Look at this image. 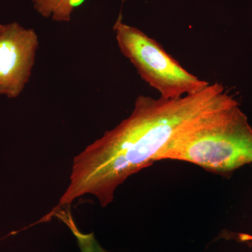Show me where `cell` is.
<instances>
[{
  "mask_svg": "<svg viewBox=\"0 0 252 252\" xmlns=\"http://www.w3.org/2000/svg\"><path fill=\"white\" fill-rule=\"evenodd\" d=\"M113 30L121 52L160 97L179 98L197 94L210 84L188 72L144 32L124 23L122 13Z\"/></svg>",
  "mask_w": 252,
  "mask_h": 252,
  "instance_id": "3957f363",
  "label": "cell"
},
{
  "mask_svg": "<svg viewBox=\"0 0 252 252\" xmlns=\"http://www.w3.org/2000/svg\"><path fill=\"white\" fill-rule=\"evenodd\" d=\"M84 0H31L33 7L43 18L59 23H68L73 12ZM125 2L127 0H122Z\"/></svg>",
  "mask_w": 252,
  "mask_h": 252,
  "instance_id": "5b68a950",
  "label": "cell"
},
{
  "mask_svg": "<svg viewBox=\"0 0 252 252\" xmlns=\"http://www.w3.org/2000/svg\"><path fill=\"white\" fill-rule=\"evenodd\" d=\"M231 97L218 83L179 98L139 95L128 117L74 158L70 184L57 208L86 194L107 206L117 187L156 162L158 154L187 123Z\"/></svg>",
  "mask_w": 252,
  "mask_h": 252,
  "instance_id": "6da1fadb",
  "label": "cell"
},
{
  "mask_svg": "<svg viewBox=\"0 0 252 252\" xmlns=\"http://www.w3.org/2000/svg\"><path fill=\"white\" fill-rule=\"evenodd\" d=\"M39 37L17 22L0 24V95L16 98L31 79Z\"/></svg>",
  "mask_w": 252,
  "mask_h": 252,
  "instance_id": "277c9868",
  "label": "cell"
},
{
  "mask_svg": "<svg viewBox=\"0 0 252 252\" xmlns=\"http://www.w3.org/2000/svg\"><path fill=\"white\" fill-rule=\"evenodd\" d=\"M182 160L215 173L252 163V127L233 97L189 121L157 160Z\"/></svg>",
  "mask_w": 252,
  "mask_h": 252,
  "instance_id": "7a4b0ae2",
  "label": "cell"
}]
</instances>
